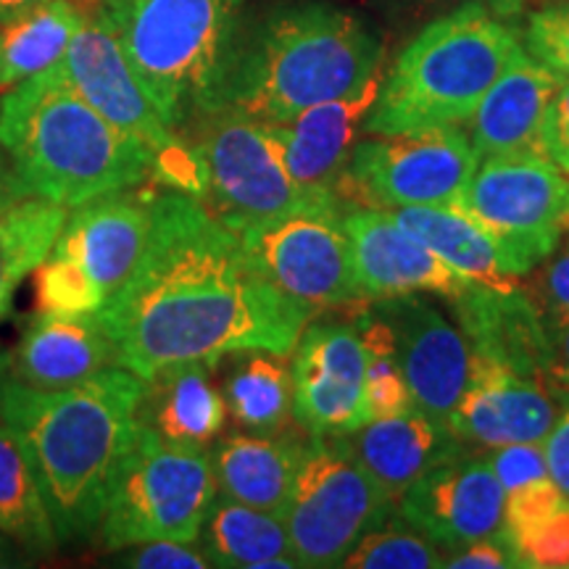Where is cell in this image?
Segmentation results:
<instances>
[{
    "mask_svg": "<svg viewBox=\"0 0 569 569\" xmlns=\"http://www.w3.org/2000/svg\"><path fill=\"white\" fill-rule=\"evenodd\" d=\"M246 0H132L111 24L163 124L182 134L213 111Z\"/></svg>",
    "mask_w": 569,
    "mask_h": 569,
    "instance_id": "obj_6",
    "label": "cell"
},
{
    "mask_svg": "<svg viewBox=\"0 0 569 569\" xmlns=\"http://www.w3.org/2000/svg\"><path fill=\"white\" fill-rule=\"evenodd\" d=\"M146 388L148 380L124 367L63 390L24 386L0 367V422L30 459L59 543L98 532Z\"/></svg>",
    "mask_w": 569,
    "mask_h": 569,
    "instance_id": "obj_2",
    "label": "cell"
},
{
    "mask_svg": "<svg viewBox=\"0 0 569 569\" xmlns=\"http://www.w3.org/2000/svg\"><path fill=\"white\" fill-rule=\"evenodd\" d=\"M343 227L361 301H386L409 293H438L451 301L478 284L432 253L390 209L353 206L343 213Z\"/></svg>",
    "mask_w": 569,
    "mask_h": 569,
    "instance_id": "obj_17",
    "label": "cell"
},
{
    "mask_svg": "<svg viewBox=\"0 0 569 569\" xmlns=\"http://www.w3.org/2000/svg\"><path fill=\"white\" fill-rule=\"evenodd\" d=\"M82 13L67 53L51 69L103 119L153 153L156 180L203 201L206 169L196 146L163 124L127 61L111 19L98 11Z\"/></svg>",
    "mask_w": 569,
    "mask_h": 569,
    "instance_id": "obj_8",
    "label": "cell"
},
{
    "mask_svg": "<svg viewBox=\"0 0 569 569\" xmlns=\"http://www.w3.org/2000/svg\"><path fill=\"white\" fill-rule=\"evenodd\" d=\"M217 493L206 448L169 443L138 417L113 472L98 538L106 551L132 549L148 540H198Z\"/></svg>",
    "mask_w": 569,
    "mask_h": 569,
    "instance_id": "obj_7",
    "label": "cell"
},
{
    "mask_svg": "<svg viewBox=\"0 0 569 569\" xmlns=\"http://www.w3.org/2000/svg\"><path fill=\"white\" fill-rule=\"evenodd\" d=\"M190 134L206 169L203 203L232 232L296 209L336 190H306L284 169L264 122L234 111H213L196 119Z\"/></svg>",
    "mask_w": 569,
    "mask_h": 569,
    "instance_id": "obj_11",
    "label": "cell"
},
{
    "mask_svg": "<svg viewBox=\"0 0 569 569\" xmlns=\"http://www.w3.org/2000/svg\"><path fill=\"white\" fill-rule=\"evenodd\" d=\"M209 361H190L148 380L138 417L174 446L206 448L224 427L227 403L211 380Z\"/></svg>",
    "mask_w": 569,
    "mask_h": 569,
    "instance_id": "obj_26",
    "label": "cell"
},
{
    "mask_svg": "<svg viewBox=\"0 0 569 569\" xmlns=\"http://www.w3.org/2000/svg\"><path fill=\"white\" fill-rule=\"evenodd\" d=\"M448 569H517L522 567L517 551L511 549L507 532L496 538H482L475 540V543L465 546V549L453 551L451 557L446 559Z\"/></svg>",
    "mask_w": 569,
    "mask_h": 569,
    "instance_id": "obj_39",
    "label": "cell"
},
{
    "mask_svg": "<svg viewBox=\"0 0 569 569\" xmlns=\"http://www.w3.org/2000/svg\"><path fill=\"white\" fill-rule=\"evenodd\" d=\"M0 148L34 198L63 209L140 188L153 153L113 127L53 69L0 96Z\"/></svg>",
    "mask_w": 569,
    "mask_h": 569,
    "instance_id": "obj_4",
    "label": "cell"
},
{
    "mask_svg": "<svg viewBox=\"0 0 569 569\" xmlns=\"http://www.w3.org/2000/svg\"><path fill=\"white\" fill-rule=\"evenodd\" d=\"M478 153L461 127H436L356 140L336 193L377 209L453 206L478 169Z\"/></svg>",
    "mask_w": 569,
    "mask_h": 569,
    "instance_id": "obj_12",
    "label": "cell"
},
{
    "mask_svg": "<svg viewBox=\"0 0 569 569\" xmlns=\"http://www.w3.org/2000/svg\"><path fill=\"white\" fill-rule=\"evenodd\" d=\"M565 77L522 51L486 92L472 119L467 138L480 161L496 156H543L540 132L546 113Z\"/></svg>",
    "mask_w": 569,
    "mask_h": 569,
    "instance_id": "obj_22",
    "label": "cell"
},
{
    "mask_svg": "<svg viewBox=\"0 0 569 569\" xmlns=\"http://www.w3.org/2000/svg\"><path fill=\"white\" fill-rule=\"evenodd\" d=\"M488 465L493 467L498 482L507 493L530 486V482L551 478L549 465H546L543 443H511L498 446L488 457Z\"/></svg>",
    "mask_w": 569,
    "mask_h": 569,
    "instance_id": "obj_36",
    "label": "cell"
},
{
    "mask_svg": "<svg viewBox=\"0 0 569 569\" xmlns=\"http://www.w3.org/2000/svg\"><path fill=\"white\" fill-rule=\"evenodd\" d=\"M284 356L251 351L224 382L227 411L248 430L274 432L293 415V369Z\"/></svg>",
    "mask_w": 569,
    "mask_h": 569,
    "instance_id": "obj_32",
    "label": "cell"
},
{
    "mask_svg": "<svg viewBox=\"0 0 569 569\" xmlns=\"http://www.w3.org/2000/svg\"><path fill=\"white\" fill-rule=\"evenodd\" d=\"M407 522L446 551L507 532V490L488 459L457 451L411 482L398 498Z\"/></svg>",
    "mask_w": 569,
    "mask_h": 569,
    "instance_id": "obj_16",
    "label": "cell"
},
{
    "mask_svg": "<svg viewBox=\"0 0 569 569\" xmlns=\"http://www.w3.org/2000/svg\"><path fill=\"white\" fill-rule=\"evenodd\" d=\"M356 459L398 503L411 482L440 461L461 451V440L446 422L427 417L422 409L380 417L359 430L348 432Z\"/></svg>",
    "mask_w": 569,
    "mask_h": 569,
    "instance_id": "obj_24",
    "label": "cell"
},
{
    "mask_svg": "<svg viewBox=\"0 0 569 569\" xmlns=\"http://www.w3.org/2000/svg\"><path fill=\"white\" fill-rule=\"evenodd\" d=\"M42 3H48V0H0V24L24 17Z\"/></svg>",
    "mask_w": 569,
    "mask_h": 569,
    "instance_id": "obj_44",
    "label": "cell"
},
{
    "mask_svg": "<svg viewBox=\"0 0 569 569\" xmlns=\"http://www.w3.org/2000/svg\"><path fill=\"white\" fill-rule=\"evenodd\" d=\"M557 415L543 382L472 353L469 380L448 427L459 440L486 448L543 443Z\"/></svg>",
    "mask_w": 569,
    "mask_h": 569,
    "instance_id": "obj_19",
    "label": "cell"
},
{
    "mask_svg": "<svg viewBox=\"0 0 569 569\" xmlns=\"http://www.w3.org/2000/svg\"><path fill=\"white\" fill-rule=\"evenodd\" d=\"M146 251L101 315L117 367L142 380L224 356H290L317 309L277 290L201 198L153 193Z\"/></svg>",
    "mask_w": 569,
    "mask_h": 569,
    "instance_id": "obj_1",
    "label": "cell"
},
{
    "mask_svg": "<svg viewBox=\"0 0 569 569\" xmlns=\"http://www.w3.org/2000/svg\"><path fill=\"white\" fill-rule=\"evenodd\" d=\"M393 503L356 459L348 436H311L280 515L298 567H343L353 546L390 517Z\"/></svg>",
    "mask_w": 569,
    "mask_h": 569,
    "instance_id": "obj_9",
    "label": "cell"
},
{
    "mask_svg": "<svg viewBox=\"0 0 569 569\" xmlns=\"http://www.w3.org/2000/svg\"><path fill=\"white\" fill-rule=\"evenodd\" d=\"M538 293L546 315H569V240L538 280Z\"/></svg>",
    "mask_w": 569,
    "mask_h": 569,
    "instance_id": "obj_41",
    "label": "cell"
},
{
    "mask_svg": "<svg viewBox=\"0 0 569 569\" xmlns=\"http://www.w3.org/2000/svg\"><path fill=\"white\" fill-rule=\"evenodd\" d=\"M0 367L24 386L63 390L117 367V348L101 315L40 311L21 330L19 343L0 353Z\"/></svg>",
    "mask_w": 569,
    "mask_h": 569,
    "instance_id": "obj_20",
    "label": "cell"
},
{
    "mask_svg": "<svg viewBox=\"0 0 569 569\" xmlns=\"http://www.w3.org/2000/svg\"><path fill=\"white\" fill-rule=\"evenodd\" d=\"M519 0H467L430 21L382 77L365 134L461 127L525 51Z\"/></svg>",
    "mask_w": 569,
    "mask_h": 569,
    "instance_id": "obj_5",
    "label": "cell"
},
{
    "mask_svg": "<svg viewBox=\"0 0 569 569\" xmlns=\"http://www.w3.org/2000/svg\"><path fill=\"white\" fill-rule=\"evenodd\" d=\"M546 325H549V380L546 386L565 393L569 390V315H546Z\"/></svg>",
    "mask_w": 569,
    "mask_h": 569,
    "instance_id": "obj_42",
    "label": "cell"
},
{
    "mask_svg": "<svg viewBox=\"0 0 569 569\" xmlns=\"http://www.w3.org/2000/svg\"><path fill=\"white\" fill-rule=\"evenodd\" d=\"M82 17L74 0H48L24 17L0 24V96L56 67Z\"/></svg>",
    "mask_w": 569,
    "mask_h": 569,
    "instance_id": "obj_29",
    "label": "cell"
},
{
    "mask_svg": "<svg viewBox=\"0 0 569 569\" xmlns=\"http://www.w3.org/2000/svg\"><path fill=\"white\" fill-rule=\"evenodd\" d=\"M453 206L493 238L517 280L557 251L569 227V174L546 156H496L478 163Z\"/></svg>",
    "mask_w": 569,
    "mask_h": 569,
    "instance_id": "obj_10",
    "label": "cell"
},
{
    "mask_svg": "<svg viewBox=\"0 0 569 569\" xmlns=\"http://www.w3.org/2000/svg\"><path fill=\"white\" fill-rule=\"evenodd\" d=\"M77 6H80L82 11H98V13H106V17H113L117 11H122L127 3H132V0H74Z\"/></svg>",
    "mask_w": 569,
    "mask_h": 569,
    "instance_id": "obj_45",
    "label": "cell"
},
{
    "mask_svg": "<svg viewBox=\"0 0 569 569\" xmlns=\"http://www.w3.org/2000/svg\"><path fill=\"white\" fill-rule=\"evenodd\" d=\"M380 82L382 74H377L351 96L311 106L290 122H264L274 146L280 148L284 169L301 188L336 190L348 153L380 92Z\"/></svg>",
    "mask_w": 569,
    "mask_h": 569,
    "instance_id": "obj_23",
    "label": "cell"
},
{
    "mask_svg": "<svg viewBox=\"0 0 569 569\" xmlns=\"http://www.w3.org/2000/svg\"><path fill=\"white\" fill-rule=\"evenodd\" d=\"M198 540H148V543L132 546L134 551L122 559L127 567L134 569H206L211 567Z\"/></svg>",
    "mask_w": 569,
    "mask_h": 569,
    "instance_id": "obj_37",
    "label": "cell"
},
{
    "mask_svg": "<svg viewBox=\"0 0 569 569\" xmlns=\"http://www.w3.org/2000/svg\"><path fill=\"white\" fill-rule=\"evenodd\" d=\"M211 567L293 569L298 559L282 517L217 493L201 528Z\"/></svg>",
    "mask_w": 569,
    "mask_h": 569,
    "instance_id": "obj_27",
    "label": "cell"
},
{
    "mask_svg": "<svg viewBox=\"0 0 569 569\" xmlns=\"http://www.w3.org/2000/svg\"><path fill=\"white\" fill-rule=\"evenodd\" d=\"M27 198H34L24 182L19 180L17 169L9 156H6L3 148H0V213L13 209V206L27 201Z\"/></svg>",
    "mask_w": 569,
    "mask_h": 569,
    "instance_id": "obj_43",
    "label": "cell"
},
{
    "mask_svg": "<svg viewBox=\"0 0 569 569\" xmlns=\"http://www.w3.org/2000/svg\"><path fill=\"white\" fill-rule=\"evenodd\" d=\"M511 549L522 567L530 569H567L569 567V498L553 503L543 515L507 528Z\"/></svg>",
    "mask_w": 569,
    "mask_h": 569,
    "instance_id": "obj_34",
    "label": "cell"
},
{
    "mask_svg": "<svg viewBox=\"0 0 569 569\" xmlns=\"http://www.w3.org/2000/svg\"><path fill=\"white\" fill-rule=\"evenodd\" d=\"M540 148L553 167L569 174V80H561L557 96L546 113L543 132H540Z\"/></svg>",
    "mask_w": 569,
    "mask_h": 569,
    "instance_id": "obj_38",
    "label": "cell"
},
{
    "mask_svg": "<svg viewBox=\"0 0 569 569\" xmlns=\"http://www.w3.org/2000/svg\"><path fill=\"white\" fill-rule=\"evenodd\" d=\"M293 356V417L309 436H348L367 417V346L359 325H306Z\"/></svg>",
    "mask_w": 569,
    "mask_h": 569,
    "instance_id": "obj_14",
    "label": "cell"
},
{
    "mask_svg": "<svg viewBox=\"0 0 569 569\" xmlns=\"http://www.w3.org/2000/svg\"><path fill=\"white\" fill-rule=\"evenodd\" d=\"M343 213L338 193H322L234 234L277 290L319 311L361 301Z\"/></svg>",
    "mask_w": 569,
    "mask_h": 569,
    "instance_id": "obj_13",
    "label": "cell"
},
{
    "mask_svg": "<svg viewBox=\"0 0 569 569\" xmlns=\"http://www.w3.org/2000/svg\"><path fill=\"white\" fill-rule=\"evenodd\" d=\"M390 211L415 238L467 280L488 288H515V277L503 269L493 238L457 206H407Z\"/></svg>",
    "mask_w": 569,
    "mask_h": 569,
    "instance_id": "obj_28",
    "label": "cell"
},
{
    "mask_svg": "<svg viewBox=\"0 0 569 569\" xmlns=\"http://www.w3.org/2000/svg\"><path fill=\"white\" fill-rule=\"evenodd\" d=\"M67 217L69 209L42 198L0 213V322L11 317L19 284L48 259Z\"/></svg>",
    "mask_w": 569,
    "mask_h": 569,
    "instance_id": "obj_30",
    "label": "cell"
},
{
    "mask_svg": "<svg viewBox=\"0 0 569 569\" xmlns=\"http://www.w3.org/2000/svg\"><path fill=\"white\" fill-rule=\"evenodd\" d=\"M525 48L532 59L569 80V0L532 13L525 24Z\"/></svg>",
    "mask_w": 569,
    "mask_h": 569,
    "instance_id": "obj_35",
    "label": "cell"
},
{
    "mask_svg": "<svg viewBox=\"0 0 569 569\" xmlns=\"http://www.w3.org/2000/svg\"><path fill=\"white\" fill-rule=\"evenodd\" d=\"M375 315L388 325L396 361L407 377L415 407L448 425L472 367L467 338L417 293L386 298Z\"/></svg>",
    "mask_w": 569,
    "mask_h": 569,
    "instance_id": "obj_18",
    "label": "cell"
},
{
    "mask_svg": "<svg viewBox=\"0 0 569 569\" xmlns=\"http://www.w3.org/2000/svg\"><path fill=\"white\" fill-rule=\"evenodd\" d=\"M306 440L296 436H227L209 448L219 493L246 507L282 515Z\"/></svg>",
    "mask_w": 569,
    "mask_h": 569,
    "instance_id": "obj_25",
    "label": "cell"
},
{
    "mask_svg": "<svg viewBox=\"0 0 569 569\" xmlns=\"http://www.w3.org/2000/svg\"><path fill=\"white\" fill-rule=\"evenodd\" d=\"M546 465H549L551 480L569 498V390H565V401L557 419H553L549 436L543 438Z\"/></svg>",
    "mask_w": 569,
    "mask_h": 569,
    "instance_id": "obj_40",
    "label": "cell"
},
{
    "mask_svg": "<svg viewBox=\"0 0 569 569\" xmlns=\"http://www.w3.org/2000/svg\"><path fill=\"white\" fill-rule=\"evenodd\" d=\"M151 190L96 198L69 211L48 261L59 264L111 301L138 267L153 219Z\"/></svg>",
    "mask_w": 569,
    "mask_h": 569,
    "instance_id": "obj_15",
    "label": "cell"
},
{
    "mask_svg": "<svg viewBox=\"0 0 569 569\" xmlns=\"http://www.w3.org/2000/svg\"><path fill=\"white\" fill-rule=\"evenodd\" d=\"M453 315L475 356L515 369L543 382L549 380V325L540 306L517 288L472 284L451 298ZM549 388V386H546Z\"/></svg>",
    "mask_w": 569,
    "mask_h": 569,
    "instance_id": "obj_21",
    "label": "cell"
},
{
    "mask_svg": "<svg viewBox=\"0 0 569 569\" xmlns=\"http://www.w3.org/2000/svg\"><path fill=\"white\" fill-rule=\"evenodd\" d=\"M380 63V34L356 13L319 0L274 6L240 21L213 111L290 122L311 106L365 88Z\"/></svg>",
    "mask_w": 569,
    "mask_h": 569,
    "instance_id": "obj_3",
    "label": "cell"
},
{
    "mask_svg": "<svg viewBox=\"0 0 569 569\" xmlns=\"http://www.w3.org/2000/svg\"><path fill=\"white\" fill-rule=\"evenodd\" d=\"M346 569H438L446 557L407 519L388 517L369 530L343 559Z\"/></svg>",
    "mask_w": 569,
    "mask_h": 569,
    "instance_id": "obj_33",
    "label": "cell"
},
{
    "mask_svg": "<svg viewBox=\"0 0 569 569\" xmlns=\"http://www.w3.org/2000/svg\"><path fill=\"white\" fill-rule=\"evenodd\" d=\"M422 3H438V0H422Z\"/></svg>",
    "mask_w": 569,
    "mask_h": 569,
    "instance_id": "obj_46",
    "label": "cell"
},
{
    "mask_svg": "<svg viewBox=\"0 0 569 569\" xmlns=\"http://www.w3.org/2000/svg\"><path fill=\"white\" fill-rule=\"evenodd\" d=\"M0 532L32 553H51L59 546L51 511L46 507L30 459L3 422H0Z\"/></svg>",
    "mask_w": 569,
    "mask_h": 569,
    "instance_id": "obj_31",
    "label": "cell"
}]
</instances>
